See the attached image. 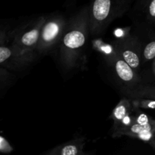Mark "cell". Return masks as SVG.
<instances>
[{
    "label": "cell",
    "instance_id": "cell-1",
    "mask_svg": "<svg viewBox=\"0 0 155 155\" xmlns=\"http://www.w3.org/2000/svg\"><path fill=\"white\" fill-rule=\"evenodd\" d=\"M89 35V5H86L68 18L66 28L58 45L59 62L65 72H73L86 67Z\"/></svg>",
    "mask_w": 155,
    "mask_h": 155
},
{
    "label": "cell",
    "instance_id": "cell-5",
    "mask_svg": "<svg viewBox=\"0 0 155 155\" xmlns=\"http://www.w3.org/2000/svg\"><path fill=\"white\" fill-rule=\"evenodd\" d=\"M104 59L121 92L131 90L142 84V79L127 61L120 55L113 45H109V52L104 51Z\"/></svg>",
    "mask_w": 155,
    "mask_h": 155
},
{
    "label": "cell",
    "instance_id": "cell-16",
    "mask_svg": "<svg viewBox=\"0 0 155 155\" xmlns=\"http://www.w3.org/2000/svg\"><path fill=\"white\" fill-rule=\"evenodd\" d=\"M1 89L3 90L5 88H7L11 83H12V80H13L15 76L11 73V71L6 69V68L1 67Z\"/></svg>",
    "mask_w": 155,
    "mask_h": 155
},
{
    "label": "cell",
    "instance_id": "cell-8",
    "mask_svg": "<svg viewBox=\"0 0 155 155\" xmlns=\"http://www.w3.org/2000/svg\"><path fill=\"white\" fill-rule=\"evenodd\" d=\"M129 16L133 25L155 27V0H136Z\"/></svg>",
    "mask_w": 155,
    "mask_h": 155
},
{
    "label": "cell",
    "instance_id": "cell-18",
    "mask_svg": "<svg viewBox=\"0 0 155 155\" xmlns=\"http://www.w3.org/2000/svg\"><path fill=\"white\" fill-rule=\"evenodd\" d=\"M151 64L150 65V66H151V67H155V58L154 59V61H153L152 62H151Z\"/></svg>",
    "mask_w": 155,
    "mask_h": 155
},
{
    "label": "cell",
    "instance_id": "cell-13",
    "mask_svg": "<svg viewBox=\"0 0 155 155\" xmlns=\"http://www.w3.org/2000/svg\"><path fill=\"white\" fill-rule=\"evenodd\" d=\"M121 94L130 98H148L155 100V84H141L135 89L124 91Z\"/></svg>",
    "mask_w": 155,
    "mask_h": 155
},
{
    "label": "cell",
    "instance_id": "cell-10",
    "mask_svg": "<svg viewBox=\"0 0 155 155\" xmlns=\"http://www.w3.org/2000/svg\"><path fill=\"white\" fill-rule=\"evenodd\" d=\"M133 29L142 43V67L148 66L155 58V32L154 27L134 26ZM143 69V68H142Z\"/></svg>",
    "mask_w": 155,
    "mask_h": 155
},
{
    "label": "cell",
    "instance_id": "cell-17",
    "mask_svg": "<svg viewBox=\"0 0 155 155\" xmlns=\"http://www.w3.org/2000/svg\"><path fill=\"white\" fill-rule=\"evenodd\" d=\"M14 151V148L3 136H0V151L3 154H9Z\"/></svg>",
    "mask_w": 155,
    "mask_h": 155
},
{
    "label": "cell",
    "instance_id": "cell-2",
    "mask_svg": "<svg viewBox=\"0 0 155 155\" xmlns=\"http://www.w3.org/2000/svg\"><path fill=\"white\" fill-rule=\"evenodd\" d=\"M136 0H90L89 4L90 35L98 37L115 21L129 13Z\"/></svg>",
    "mask_w": 155,
    "mask_h": 155
},
{
    "label": "cell",
    "instance_id": "cell-6",
    "mask_svg": "<svg viewBox=\"0 0 155 155\" xmlns=\"http://www.w3.org/2000/svg\"><path fill=\"white\" fill-rule=\"evenodd\" d=\"M112 45L128 64L138 74H140L143 68L142 43L134 29L132 30L129 28L124 30L123 34L115 38Z\"/></svg>",
    "mask_w": 155,
    "mask_h": 155
},
{
    "label": "cell",
    "instance_id": "cell-14",
    "mask_svg": "<svg viewBox=\"0 0 155 155\" xmlns=\"http://www.w3.org/2000/svg\"><path fill=\"white\" fill-rule=\"evenodd\" d=\"M139 76L142 84H155V67H145Z\"/></svg>",
    "mask_w": 155,
    "mask_h": 155
},
{
    "label": "cell",
    "instance_id": "cell-11",
    "mask_svg": "<svg viewBox=\"0 0 155 155\" xmlns=\"http://www.w3.org/2000/svg\"><path fill=\"white\" fill-rule=\"evenodd\" d=\"M86 138L84 136L76 137L68 142L57 145L44 154L47 155H84L86 146Z\"/></svg>",
    "mask_w": 155,
    "mask_h": 155
},
{
    "label": "cell",
    "instance_id": "cell-15",
    "mask_svg": "<svg viewBox=\"0 0 155 155\" xmlns=\"http://www.w3.org/2000/svg\"><path fill=\"white\" fill-rule=\"evenodd\" d=\"M133 106L136 108L153 109L155 110V100L148 98H131Z\"/></svg>",
    "mask_w": 155,
    "mask_h": 155
},
{
    "label": "cell",
    "instance_id": "cell-4",
    "mask_svg": "<svg viewBox=\"0 0 155 155\" xmlns=\"http://www.w3.org/2000/svg\"><path fill=\"white\" fill-rule=\"evenodd\" d=\"M68 18L58 12L48 14L42 25L36 49L38 58L47 55L58 48L66 28Z\"/></svg>",
    "mask_w": 155,
    "mask_h": 155
},
{
    "label": "cell",
    "instance_id": "cell-3",
    "mask_svg": "<svg viewBox=\"0 0 155 155\" xmlns=\"http://www.w3.org/2000/svg\"><path fill=\"white\" fill-rule=\"evenodd\" d=\"M47 17L48 15L34 17L21 24L11 31L5 30L2 27L0 41L8 42L15 49L22 53L36 54L41 30Z\"/></svg>",
    "mask_w": 155,
    "mask_h": 155
},
{
    "label": "cell",
    "instance_id": "cell-9",
    "mask_svg": "<svg viewBox=\"0 0 155 155\" xmlns=\"http://www.w3.org/2000/svg\"><path fill=\"white\" fill-rule=\"evenodd\" d=\"M113 137H128L138 139L150 144L155 148V119L152 123L147 125H142L137 123H133L128 127L117 130L113 132Z\"/></svg>",
    "mask_w": 155,
    "mask_h": 155
},
{
    "label": "cell",
    "instance_id": "cell-12",
    "mask_svg": "<svg viewBox=\"0 0 155 155\" xmlns=\"http://www.w3.org/2000/svg\"><path fill=\"white\" fill-rule=\"evenodd\" d=\"M135 111L131 98L124 96L112 110L110 118L113 120V131L117 130L124 118Z\"/></svg>",
    "mask_w": 155,
    "mask_h": 155
},
{
    "label": "cell",
    "instance_id": "cell-7",
    "mask_svg": "<svg viewBox=\"0 0 155 155\" xmlns=\"http://www.w3.org/2000/svg\"><path fill=\"white\" fill-rule=\"evenodd\" d=\"M38 58L36 54H25L15 49L8 42L0 41V64L11 71H22Z\"/></svg>",
    "mask_w": 155,
    "mask_h": 155
}]
</instances>
